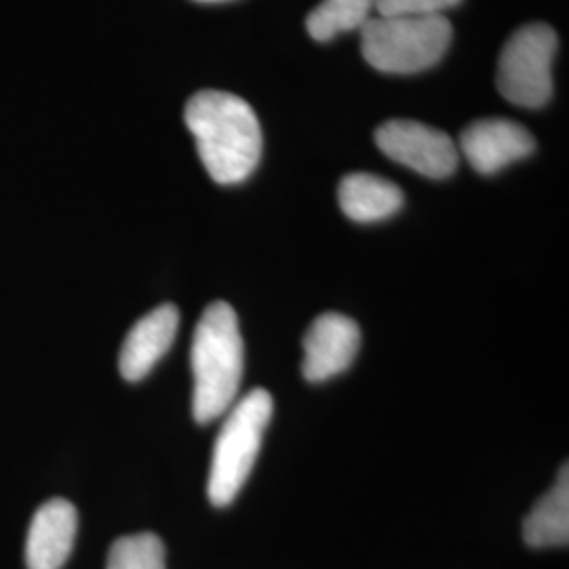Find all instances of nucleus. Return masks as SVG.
Masks as SVG:
<instances>
[{
  "mask_svg": "<svg viewBox=\"0 0 569 569\" xmlns=\"http://www.w3.org/2000/svg\"><path fill=\"white\" fill-rule=\"evenodd\" d=\"M361 346V329L340 312H326L305 336L302 373L308 382H326L352 366Z\"/></svg>",
  "mask_w": 569,
  "mask_h": 569,
  "instance_id": "nucleus-7",
  "label": "nucleus"
},
{
  "mask_svg": "<svg viewBox=\"0 0 569 569\" xmlns=\"http://www.w3.org/2000/svg\"><path fill=\"white\" fill-rule=\"evenodd\" d=\"M460 150L470 167L481 176H493L536 150L526 127L507 119H481L460 136Z\"/></svg>",
  "mask_w": 569,
  "mask_h": 569,
  "instance_id": "nucleus-8",
  "label": "nucleus"
},
{
  "mask_svg": "<svg viewBox=\"0 0 569 569\" xmlns=\"http://www.w3.org/2000/svg\"><path fill=\"white\" fill-rule=\"evenodd\" d=\"M451 37L453 30L446 16H373L361 28V49L367 63L380 72L416 74L441 61Z\"/></svg>",
  "mask_w": 569,
  "mask_h": 569,
  "instance_id": "nucleus-4",
  "label": "nucleus"
},
{
  "mask_svg": "<svg viewBox=\"0 0 569 569\" xmlns=\"http://www.w3.org/2000/svg\"><path fill=\"white\" fill-rule=\"evenodd\" d=\"M557 34L547 23H529L510 37L498 60V91L515 106L542 108L552 98Z\"/></svg>",
  "mask_w": 569,
  "mask_h": 569,
  "instance_id": "nucleus-5",
  "label": "nucleus"
},
{
  "mask_svg": "<svg viewBox=\"0 0 569 569\" xmlns=\"http://www.w3.org/2000/svg\"><path fill=\"white\" fill-rule=\"evenodd\" d=\"M199 2H224V0H199Z\"/></svg>",
  "mask_w": 569,
  "mask_h": 569,
  "instance_id": "nucleus-16",
  "label": "nucleus"
},
{
  "mask_svg": "<svg viewBox=\"0 0 569 569\" xmlns=\"http://www.w3.org/2000/svg\"><path fill=\"white\" fill-rule=\"evenodd\" d=\"M376 16V0H321L306 18L308 34L327 42L342 32H355Z\"/></svg>",
  "mask_w": 569,
  "mask_h": 569,
  "instance_id": "nucleus-13",
  "label": "nucleus"
},
{
  "mask_svg": "<svg viewBox=\"0 0 569 569\" xmlns=\"http://www.w3.org/2000/svg\"><path fill=\"white\" fill-rule=\"evenodd\" d=\"M243 338L234 308L213 302L204 308L192 338L194 376L192 413L199 425L222 418L239 399L243 382Z\"/></svg>",
  "mask_w": 569,
  "mask_h": 569,
  "instance_id": "nucleus-2",
  "label": "nucleus"
},
{
  "mask_svg": "<svg viewBox=\"0 0 569 569\" xmlns=\"http://www.w3.org/2000/svg\"><path fill=\"white\" fill-rule=\"evenodd\" d=\"M183 121L213 182L241 183L256 171L262 157V127L243 98L201 91L186 103Z\"/></svg>",
  "mask_w": 569,
  "mask_h": 569,
  "instance_id": "nucleus-1",
  "label": "nucleus"
},
{
  "mask_svg": "<svg viewBox=\"0 0 569 569\" xmlns=\"http://www.w3.org/2000/svg\"><path fill=\"white\" fill-rule=\"evenodd\" d=\"M523 538L533 549L568 547L569 540V477L563 465L555 486L545 493L526 517Z\"/></svg>",
  "mask_w": 569,
  "mask_h": 569,
  "instance_id": "nucleus-12",
  "label": "nucleus"
},
{
  "mask_svg": "<svg viewBox=\"0 0 569 569\" xmlns=\"http://www.w3.org/2000/svg\"><path fill=\"white\" fill-rule=\"evenodd\" d=\"M106 569H167L163 540L150 531L122 536L110 547Z\"/></svg>",
  "mask_w": 569,
  "mask_h": 569,
  "instance_id": "nucleus-14",
  "label": "nucleus"
},
{
  "mask_svg": "<svg viewBox=\"0 0 569 569\" xmlns=\"http://www.w3.org/2000/svg\"><path fill=\"white\" fill-rule=\"evenodd\" d=\"M224 416L207 481L209 502L218 509L232 505L249 479L272 418V397L266 388H253L243 399H237Z\"/></svg>",
  "mask_w": 569,
  "mask_h": 569,
  "instance_id": "nucleus-3",
  "label": "nucleus"
},
{
  "mask_svg": "<svg viewBox=\"0 0 569 569\" xmlns=\"http://www.w3.org/2000/svg\"><path fill=\"white\" fill-rule=\"evenodd\" d=\"M79 528L72 502L53 498L34 512L26 538L28 569H61L68 561Z\"/></svg>",
  "mask_w": 569,
  "mask_h": 569,
  "instance_id": "nucleus-10",
  "label": "nucleus"
},
{
  "mask_svg": "<svg viewBox=\"0 0 569 569\" xmlns=\"http://www.w3.org/2000/svg\"><path fill=\"white\" fill-rule=\"evenodd\" d=\"M338 201L346 216L359 224L382 222L403 207V190L371 173H350L340 182Z\"/></svg>",
  "mask_w": 569,
  "mask_h": 569,
  "instance_id": "nucleus-11",
  "label": "nucleus"
},
{
  "mask_svg": "<svg viewBox=\"0 0 569 569\" xmlns=\"http://www.w3.org/2000/svg\"><path fill=\"white\" fill-rule=\"evenodd\" d=\"M180 312L173 305L157 306L124 336L119 369L127 382H140L176 342Z\"/></svg>",
  "mask_w": 569,
  "mask_h": 569,
  "instance_id": "nucleus-9",
  "label": "nucleus"
},
{
  "mask_svg": "<svg viewBox=\"0 0 569 569\" xmlns=\"http://www.w3.org/2000/svg\"><path fill=\"white\" fill-rule=\"evenodd\" d=\"M462 0H376V16L395 18H432L443 16L448 9L458 7Z\"/></svg>",
  "mask_w": 569,
  "mask_h": 569,
  "instance_id": "nucleus-15",
  "label": "nucleus"
},
{
  "mask_svg": "<svg viewBox=\"0 0 569 569\" xmlns=\"http://www.w3.org/2000/svg\"><path fill=\"white\" fill-rule=\"evenodd\" d=\"M378 148L395 163L430 180L449 178L458 167V146L446 131L407 119H392L376 131Z\"/></svg>",
  "mask_w": 569,
  "mask_h": 569,
  "instance_id": "nucleus-6",
  "label": "nucleus"
}]
</instances>
